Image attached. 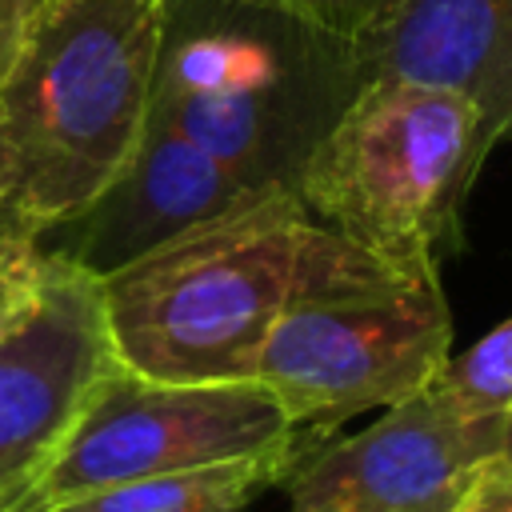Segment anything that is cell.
Masks as SVG:
<instances>
[{
	"mask_svg": "<svg viewBox=\"0 0 512 512\" xmlns=\"http://www.w3.org/2000/svg\"><path fill=\"white\" fill-rule=\"evenodd\" d=\"M4 240H8V236H4Z\"/></svg>",
	"mask_w": 512,
	"mask_h": 512,
	"instance_id": "18",
	"label": "cell"
},
{
	"mask_svg": "<svg viewBox=\"0 0 512 512\" xmlns=\"http://www.w3.org/2000/svg\"><path fill=\"white\" fill-rule=\"evenodd\" d=\"M40 8H44V0H0V84L8 80Z\"/></svg>",
	"mask_w": 512,
	"mask_h": 512,
	"instance_id": "16",
	"label": "cell"
},
{
	"mask_svg": "<svg viewBox=\"0 0 512 512\" xmlns=\"http://www.w3.org/2000/svg\"><path fill=\"white\" fill-rule=\"evenodd\" d=\"M404 280L416 276L316 224L292 188H276L104 276L100 296L124 372L212 384L252 380L272 324L296 304Z\"/></svg>",
	"mask_w": 512,
	"mask_h": 512,
	"instance_id": "1",
	"label": "cell"
},
{
	"mask_svg": "<svg viewBox=\"0 0 512 512\" xmlns=\"http://www.w3.org/2000/svg\"><path fill=\"white\" fill-rule=\"evenodd\" d=\"M4 236H28V232H24V228H20V224L0 208V240H4Z\"/></svg>",
	"mask_w": 512,
	"mask_h": 512,
	"instance_id": "17",
	"label": "cell"
},
{
	"mask_svg": "<svg viewBox=\"0 0 512 512\" xmlns=\"http://www.w3.org/2000/svg\"><path fill=\"white\" fill-rule=\"evenodd\" d=\"M476 108L440 88L364 80L296 176L304 212L400 276L440 272L488 160Z\"/></svg>",
	"mask_w": 512,
	"mask_h": 512,
	"instance_id": "4",
	"label": "cell"
},
{
	"mask_svg": "<svg viewBox=\"0 0 512 512\" xmlns=\"http://www.w3.org/2000/svg\"><path fill=\"white\" fill-rule=\"evenodd\" d=\"M448 512H512V452L480 464Z\"/></svg>",
	"mask_w": 512,
	"mask_h": 512,
	"instance_id": "15",
	"label": "cell"
},
{
	"mask_svg": "<svg viewBox=\"0 0 512 512\" xmlns=\"http://www.w3.org/2000/svg\"><path fill=\"white\" fill-rule=\"evenodd\" d=\"M256 196L264 192L248 188L236 172H228L184 136L148 120L144 140L124 172L84 212L40 232L36 244L104 280Z\"/></svg>",
	"mask_w": 512,
	"mask_h": 512,
	"instance_id": "9",
	"label": "cell"
},
{
	"mask_svg": "<svg viewBox=\"0 0 512 512\" xmlns=\"http://www.w3.org/2000/svg\"><path fill=\"white\" fill-rule=\"evenodd\" d=\"M116 368L100 280L44 252L36 304L0 340V512H20Z\"/></svg>",
	"mask_w": 512,
	"mask_h": 512,
	"instance_id": "8",
	"label": "cell"
},
{
	"mask_svg": "<svg viewBox=\"0 0 512 512\" xmlns=\"http://www.w3.org/2000/svg\"><path fill=\"white\" fill-rule=\"evenodd\" d=\"M508 448L512 416L464 412L428 384L352 436H308L280 484L288 512H448Z\"/></svg>",
	"mask_w": 512,
	"mask_h": 512,
	"instance_id": "7",
	"label": "cell"
},
{
	"mask_svg": "<svg viewBox=\"0 0 512 512\" xmlns=\"http://www.w3.org/2000/svg\"><path fill=\"white\" fill-rule=\"evenodd\" d=\"M432 388H440L464 412L512 416V316L480 336L468 352L448 356Z\"/></svg>",
	"mask_w": 512,
	"mask_h": 512,
	"instance_id": "12",
	"label": "cell"
},
{
	"mask_svg": "<svg viewBox=\"0 0 512 512\" xmlns=\"http://www.w3.org/2000/svg\"><path fill=\"white\" fill-rule=\"evenodd\" d=\"M168 0H44L0 84V208L40 236L84 212L152 116Z\"/></svg>",
	"mask_w": 512,
	"mask_h": 512,
	"instance_id": "2",
	"label": "cell"
},
{
	"mask_svg": "<svg viewBox=\"0 0 512 512\" xmlns=\"http://www.w3.org/2000/svg\"><path fill=\"white\" fill-rule=\"evenodd\" d=\"M44 280V252L36 236L0 240V340L28 316Z\"/></svg>",
	"mask_w": 512,
	"mask_h": 512,
	"instance_id": "13",
	"label": "cell"
},
{
	"mask_svg": "<svg viewBox=\"0 0 512 512\" xmlns=\"http://www.w3.org/2000/svg\"><path fill=\"white\" fill-rule=\"evenodd\" d=\"M300 444L280 456H252V460H228V464H208V468H184V472L104 484L84 496L60 500L44 512H244L264 488L284 480Z\"/></svg>",
	"mask_w": 512,
	"mask_h": 512,
	"instance_id": "11",
	"label": "cell"
},
{
	"mask_svg": "<svg viewBox=\"0 0 512 512\" xmlns=\"http://www.w3.org/2000/svg\"><path fill=\"white\" fill-rule=\"evenodd\" d=\"M300 440V428L260 380L168 384L116 368L96 388L20 512H44L136 476L280 456Z\"/></svg>",
	"mask_w": 512,
	"mask_h": 512,
	"instance_id": "6",
	"label": "cell"
},
{
	"mask_svg": "<svg viewBox=\"0 0 512 512\" xmlns=\"http://www.w3.org/2000/svg\"><path fill=\"white\" fill-rule=\"evenodd\" d=\"M448 356V296L440 276H416L380 292L296 304L272 324L252 380L296 428L324 436L348 416L416 396Z\"/></svg>",
	"mask_w": 512,
	"mask_h": 512,
	"instance_id": "5",
	"label": "cell"
},
{
	"mask_svg": "<svg viewBox=\"0 0 512 512\" xmlns=\"http://www.w3.org/2000/svg\"><path fill=\"white\" fill-rule=\"evenodd\" d=\"M356 88L352 44L332 32L228 0H168L148 120L272 192L296 188Z\"/></svg>",
	"mask_w": 512,
	"mask_h": 512,
	"instance_id": "3",
	"label": "cell"
},
{
	"mask_svg": "<svg viewBox=\"0 0 512 512\" xmlns=\"http://www.w3.org/2000/svg\"><path fill=\"white\" fill-rule=\"evenodd\" d=\"M228 4H244V8H268L292 20H304L320 32H332L340 40H352L372 12L380 8V0H228Z\"/></svg>",
	"mask_w": 512,
	"mask_h": 512,
	"instance_id": "14",
	"label": "cell"
},
{
	"mask_svg": "<svg viewBox=\"0 0 512 512\" xmlns=\"http://www.w3.org/2000/svg\"><path fill=\"white\" fill-rule=\"evenodd\" d=\"M364 80L464 96L488 148L512 140V0H380L348 40Z\"/></svg>",
	"mask_w": 512,
	"mask_h": 512,
	"instance_id": "10",
	"label": "cell"
}]
</instances>
